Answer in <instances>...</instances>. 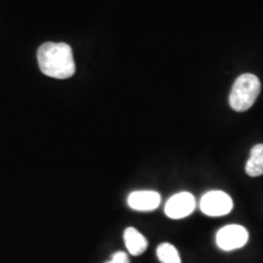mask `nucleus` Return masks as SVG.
I'll use <instances>...</instances> for the list:
<instances>
[{
    "label": "nucleus",
    "instance_id": "obj_1",
    "mask_svg": "<svg viewBox=\"0 0 263 263\" xmlns=\"http://www.w3.org/2000/svg\"><path fill=\"white\" fill-rule=\"evenodd\" d=\"M37 59L41 71L48 77L67 80L76 72L73 52L66 43H44L38 49Z\"/></svg>",
    "mask_w": 263,
    "mask_h": 263
},
{
    "label": "nucleus",
    "instance_id": "obj_2",
    "mask_svg": "<svg viewBox=\"0 0 263 263\" xmlns=\"http://www.w3.org/2000/svg\"><path fill=\"white\" fill-rule=\"evenodd\" d=\"M259 91H261V83L255 74L244 73L239 76L229 94L230 107L238 112L248 111L255 104Z\"/></svg>",
    "mask_w": 263,
    "mask_h": 263
},
{
    "label": "nucleus",
    "instance_id": "obj_3",
    "mask_svg": "<svg viewBox=\"0 0 263 263\" xmlns=\"http://www.w3.org/2000/svg\"><path fill=\"white\" fill-rule=\"evenodd\" d=\"M200 209L207 216L219 217L228 215L233 210V200L221 190H212L201 197Z\"/></svg>",
    "mask_w": 263,
    "mask_h": 263
},
{
    "label": "nucleus",
    "instance_id": "obj_4",
    "mask_svg": "<svg viewBox=\"0 0 263 263\" xmlns=\"http://www.w3.org/2000/svg\"><path fill=\"white\" fill-rule=\"evenodd\" d=\"M249 240V233L246 228L238 224H229L218 230L216 235V242L223 251H233L246 245Z\"/></svg>",
    "mask_w": 263,
    "mask_h": 263
},
{
    "label": "nucleus",
    "instance_id": "obj_5",
    "mask_svg": "<svg viewBox=\"0 0 263 263\" xmlns=\"http://www.w3.org/2000/svg\"><path fill=\"white\" fill-rule=\"evenodd\" d=\"M195 197L190 193L183 192L173 195L164 206V213L172 219H180L192 215L195 210Z\"/></svg>",
    "mask_w": 263,
    "mask_h": 263
},
{
    "label": "nucleus",
    "instance_id": "obj_6",
    "mask_svg": "<svg viewBox=\"0 0 263 263\" xmlns=\"http://www.w3.org/2000/svg\"><path fill=\"white\" fill-rule=\"evenodd\" d=\"M161 196L153 190H139L133 192L128 196V205L136 211H153L160 206Z\"/></svg>",
    "mask_w": 263,
    "mask_h": 263
},
{
    "label": "nucleus",
    "instance_id": "obj_7",
    "mask_svg": "<svg viewBox=\"0 0 263 263\" xmlns=\"http://www.w3.org/2000/svg\"><path fill=\"white\" fill-rule=\"evenodd\" d=\"M124 242L130 255L139 256L147 249V240L140 234L136 228H127L124 230Z\"/></svg>",
    "mask_w": 263,
    "mask_h": 263
},
{
    "label": "nucleus",
    "instance_id": "obj_8",
    "mask_svg": "<svg viewBox=\"0 0 263 263\" xmlns=\"http://www.w3.org/2000/svg\"><path fill=\"white\" fill-rule=\"evenodd\" d=\"M246 173L250 177H259L263 174V144H257L250 151V157L246 162Z\"/></svg>",
    "mask_w": 263,
    "mask_h": 263
},
{
    "label": "nucleus",
    "instance_id": "obj_9",
    "mask_svg": "<svg viewBox=\"0 0 263 263\" xmlns=\"http://www.w3.org/2000/svg\"><path fill=\"white\" fill-rule=\"evenodd\" d=\"M157 257L162 263H182L177 249L168 242H162L156 250Z\"/></svg>",
    "mask_w": 263,
    "mask_h": 263
},
{
    "label": "nucleus",
    "instance_id": "obj_10",
    "mask_svg": "<svg viewBox=\"0 0 263 263\" xmlns=\"http://www.w3.org/2000/svg\"><path fill=\"white\" fill-rule=\"evenodd\" d=\"M107 263H129V258H128L126 252L118 251V252H116V254H114L111 261Z\"/></svg>",
    "mask_w": 263,
    "mask_h": 263
}]
</instances>
